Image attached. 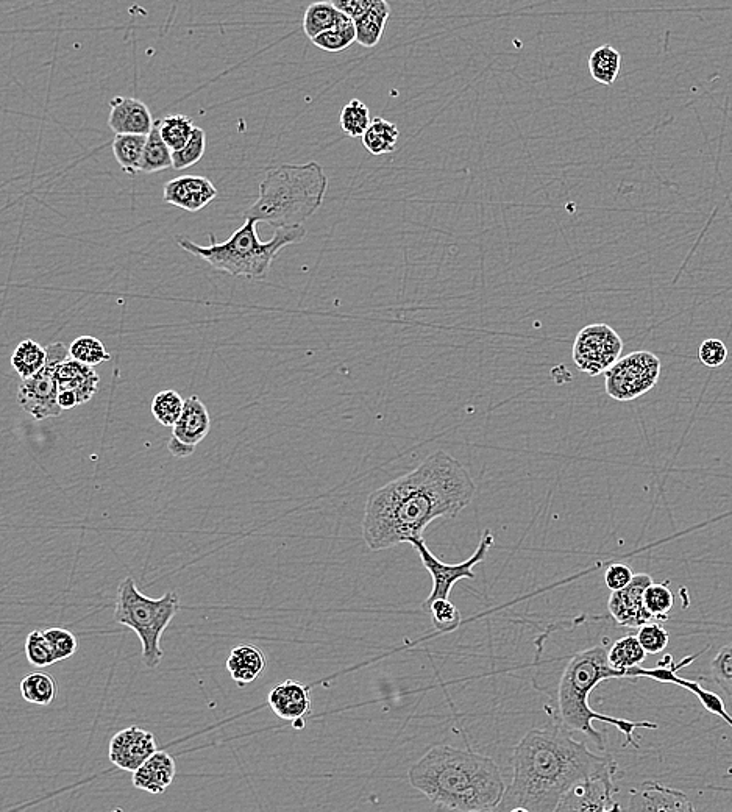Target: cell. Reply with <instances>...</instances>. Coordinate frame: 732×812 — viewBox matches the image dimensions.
Returning <instances> with one entry per match:
<instances>
[{"label": "cell", "mask_w": 732, "mask_h": 812, "mask_svg": "<svg viewBox=\"0 0 732 812\" xmlns=\"http://www.w3.org/2000/svg\"><path fill=\"white\" fill-rule=\"evenodd\" d=\"M494 542V533H492L491 528H486L483 536H481L477 550L473 552L469 560L462 561V563L458 564H448L436 558V556L431 553V550L428 549V545L425 544L423 539H411L408 544L416 550L423 567L428 570V574L433 578V589H431L427 600L423 602V611H427L428 606H430L434 600L450 599L453 586H455L458 581L475 580L473 567L478 566V564L486 560L487 555L491 553L492 547H494Z\"/></svg>", "instance_id": "obj_8"}, {"label": "cell", "mask_w": 732, "mask_h": 812, "mask_svg": "<svg viewBox=\"0 0 732 812\" xmlns=\"http://www.w3.org/2000/svg\"><path fill=\"white\" fill-rule=\"evenodd\" d=\"M344 13L338 10L331 2H314L306 8L303 16V32L313 40L320 33L333 29L341 21Z\"/></svg>", "instance_id": "obj_30"}, {"label": "cell", "mask_w": 732, "mask_h": 812, "mask_svg": "<svg viewBox=\"0 0 732 812\" xmlns=\"http://www.w3.org/2000/svg\"><path fill=\"white\" fill-rule=\"evenodd\" d=\"M44 634H46V638L49 639L50 644H52V649H54L55 656H57V661H64V659H69L72 655L77 653V649H79L77 636L71 633V631L66 630V628H46Z\"/></svg>", "instance_id": "obj_43"}, {"label": "cell", "mask_w": 732, "mask_h": 812, "mask_svg": "<svg viewBox=\"0 0 732 812\" xmlns=\"http://www.w3.org/2000/svg\"><path fill=\"white\" fill-rule=\"evenodd\" d=\"M669 586V581L651 583L647 591H645V606H647L653 619L658 620V622L669 620L673 605H675V595H673Z\"/></svg>", "instance_id": "obj_36"}, {"label": "cell", "mask_w": 732, "mask_h": 812, "mask_svg": "<svg viewBox=\"0 0 732 812\" xmlns=\"http://www.w3.org/2000/svg\"><path fill=\"white\" fill-rule=\"evenodd\" d=\"M149 136V135H147ZM146 135H116L113 139V154L118 160L122 171L128 175H135L141 166L144 149L147 143Z\"/></svg>", "instance_id": "obj_27"}, {"label": "cell", "mask_w": 732, "mask_h": 812, "mask_svg": "<svg viewBox=\"0 0 732 812\" xmlns=\"http://www.w3.org/2000/svg\"><path fill=\"white\" fill-rule=\"evenodd\" d=\"M157 124L161 138L172 152L183 149L196 129L192 119L185 114H171L168 118L158 119Z\"/></svg>", "instance_id": "obj_33"}, {"label": "cell", "mask_w": 732, "mask_h": 812, "mask_svg": "<svg viewBox=\"0 0 732 812\" xmlns=\"http://www.w3.org/2000/svg\"><path fill=\"white\" fill-rule=\"evenodd\" d=\"M617 763L594 773L590 777L576 781L569 791L565 792L556 812H608L622 811L615 794L619 791L615 784Z\"/></svg>", "instance_id": "obj_12"}, {"label": "cell", "mask_w": 732, "mask_h": 812, "mask_svg": "<svg viewBox=\"0 0 732 812\" xmlns=\"http://www.w3.org/2000/svg\"><path fill=\"white\" fill-rule=\"evenodd\" d=\"M186 400L178 394L174 389H166V391L158 392L157 396L153 397L152 410L153 417L157 419L158 424L163 427H174L178 419L182 416L183 408H185Z\"/></svg>", "instance_id": "obj_34"}, {"label": "cell", "mask_w": 732, "mask_h": 812, "mask_svg": "<svg viewBox=\"0 0 732 812\" xmlns=\"http://www.w3.org/2000/svg\"><path fill=\"white\" fill-rule=\"evenodd\" d=\"M108 125L116 135H150L155 122L149 108L133 97H114L110 102Z\"/></svg>", "instance_id": "obj_19"}, {"label": "cell", "mask_w": 732, "mask_h": 812, "mask_svg": "<svg viewBox=\"0 0 732 812\" xmlns=\"http://www.w3.org/2000/svg\"><path fill=\"white\" fill-rule=\"evenodd\" d=\"M623 341L608 324L587 325L573 342V363L590 377L605 374L622 358Z\"/></svg>", "instance_id": "obj_11"}, {"label": "cell", "mask_w": 732, "mask_h": 812, "mask_svg": "<svg viewBox=\"0 0 732 812\" xmlns=\"http://www.w3.org/2000/svg\"><path fill=\"white\" fill-rule=\"evenodd\" d=\"M712 680L732 699V642L718 650L711 663Z\"/></svg>", "instance_id": "obj_41"}, {"label": "cell", "mask_w": 732, "mask_h": 812, "mask_svg": "<svg viewBox=\"0 0 732 812\" xmlns=\"http://www.w3.org/2000/svg\"><path fill=\"white\" fill-rule=\"evenodd\" d=\"M58 392H74L80 405L93 399L99 388L100 377L93 366L80 363L69 357L58 366L57 371Z\"/></svg>", "instance_id": "obj_21"}, {"label": "cell", "mask_w": 732, "mask_h": 812, "mask_svg": "<svg viewBox=\"0 0 732 812\" xmlns=\"http://www.w3.org/2000/svg\"><path fill=\"white\" fill-rule=\"evenodd\" d=\"M559 725L533 728L514 748V775L497 812H556L576 781L614 763Z\"/></svg>", "instance_id": "obj_2"}, {"label": "cell", "mask_w": 732, "mask_h": 812, "mask_svg": "<svg viewBox=\"0 0 732 812\" xmlns=\"http://www.w3.org/2000/svg\"><path fill=\"white\" fill-rule=\"evenodd\" d=\"M267 702L275 716L291 722L295 730L305 728V719L310 716L313 708L310 686L294 680H286L274 686Z\"/></svg>", "instance_id": "obj_16"}, {"label": "cell", "mask_w": 732, "mask_h": 812, "mask_svg": "<svg viewBox=\"0 0 732 812\" xmlns=\"http://www.w3.org/2000/svg\"><path fill=\"white\" fill-rule=\"evenodd\" d=\"M46 363L47 349L33 339H24L11 357V366L21 375L22 380L38 374Z\"/></svg>", "instance_id": "obj_29"}, {"label": "cell", "mask_w": 732, "mask_h": 812, "mask_svg": "<svg viewBox=\"0 0 732 812\" xmlns=\"http://www.w3.org/2000/svg\"><path fill=\"white\" fill-rule=\"evenodd\" d=\"M653 583L650 575H634L626 588L614 591L609 597L608 611L611 619L619 627L640 628L653 619L645 606V591Z\"/></svg>", "instance_id": "obj_14"}, {"label": "cell", "mask_w": 732, "mask_h": 812, "mask_svg": "<svg viewBox=\"0 0 732 812\" xmlns=\"http://www.w3.org/2000/svg\"><path fill=\"white\" fill-rule=\"evenodd\" d=\"M398 138H400V130L397 125L377 116L370 122L369 129L366 130L361 141L369 154L380 157V155L394 152Z\"/></svg>", "instance_id": "obj_25"}, {"label": "cell", "mask_w": 732, "mask_h": 812, "mask_svg": "<svg viewBox=\"0 0 732 812\" xmlns=\"http://www.w3.org/2000/svg\"><path fill=\"white\" fill-rule=\"evenodd\" d=\"M622 69V55L615 47L605 44L597 47L589 57L590 77L601 85H614Z\"/></svg>", "instance_id": "obj_24"}, {"label": "cell", "mask_w": 732, "mask_h": 812, "mask_svg": "<svg viewBox=\"0 0 732 812\" xmlns=\"http://www.w3.org/2000/svg\"><path fill=\"white\" fill-rule=\"evenodd\" d=\"M628 811H693L686 794L656 781H645L629 792Z\"/></svg>", "instance_id": "obj_18"}, {"label": "cell", "mask_w": 732, "mask_h": 812, "mask_svg": "<svg viewBox=\"0 0 732 812\" xmlns=\"http://www.w3.org/2000/svg\"><path fill=\"white\" fill-rule=\"evenodd\" d=\"M25 656H27V661L35 667H49L58 663L52 644L46 638L44 630L32 631L27 636Z\"/></svg>", "instance_id": "obj_39"}, {"label": "cell", "mask_w": 732, "mask_h": 812, "mask_svg": "<svg viewBox=\"0 0 732 812\" xmlns=\"http://www.w3.org/2000/svg\"><path fill=\"white\" fill-rule=\"evenodd\" d=\"M609 647L611 639L605 636L597 644L576 650L567 658L556 656L553 659L564 663L561 674L556 678H541V683L537 681L534 686L550 699L547 711L559 727L570 733L584 734L590 741L595 742L598 750H606V731L598 730L594 725L595 720H598L606 725H614L620 733L625 734L626 744L633 745L639 750L640 745L637 744L634 731L640 728L658 730L656 723L633 722L600 714L590 708V695L598 688V684L625 678L622 670L614 669L609 663Z\"/></svg>", "instance_id": "obj_3"}, {"label": "cell", "mask_w": 732, "mask_h": 812, "mask_svg": "<svg viewBox=\"0 0 732 812\" xmlns=\"http://www.w3.org/2000/svg\"><path fill=\"white\" fill-rule=\"evenodd\" d=\"M661 369V360L653 352L629 353L605 372L606 394L617 402L639 399L658 385Z\"/></svg>", "instance_id": "obj_9"}, {"label": "cell", "mask_w": 732, "mask_h": 812, "mask_svg": "<svg viewBox=\"0 0 732 812\" xmlns=\"http://www.w3.org/2000/svg\"><path fill=\"white\" fill-rule=\"evenodd\" d=\"M311 41H313L314 46L319 47L320 50H325V52H331V54L344 52L353 43H356L355 21L344 15L333 29L320 33Z\"/></svg>", "instance_id": "obj_32"}, {"label": "cell", "mask_w": 732, "mask_h": 812, "mask_svg": "<svg viewBox=\"0 0 732 812\" xmlns=\"http://www.w3.org/2000/svg\"><path fill=\"white\" fill-rule=\"evenodd\" d=\"M172 166H174L172 150L169 149L168 144L164 143L158 124L155 122V127L147 136L146 149H144L139 171L146 172V174H155V172L166 171Z\"/></svg>", "instance_id": "obj_31"}, {"label": "cell", "mask_w": 732, "mask_h": 812, "mask_svg": "<svg viewBox=\"0 0 732 812\" xmlns=\"http://www.w3.org/2000/svg\"><path fill=\"white\" fill-rule=\"evenodd\" d=\"M634 575L636 574L631 570V567L623 563H614L606 569L605 583L611 589V592L620 591L633 581Z\"/></svg>", "instance_id": "obj_45"}, {"label": "cell", "mask_w": 732, "mask_h": 812, "mask_svg": "<svg viewBox=\"0 0 732 812\" xmlns=\"http://www.w3.org/2000/svg\"><path fill=\"white\" fill-rule=\"evenodd\" d=\"M163 197L164 202L169 205L182 208L189 213H197L216 199L217 189L205 177L186 175L166 183Z\"/></svg>", "instance_id": "obj_17"}, {"label": "cell", "mask_w": 732, "mask_h": 812, "mask_svg": "<svg viewBox=\"0 0 732 812\" xmlns=\"http://www.w3.org/2000/svg\"><path fill=\"white\" fill-rule=\"evenodd\" d=\"M157 741L150 731L128 727L114 734L110 742V761L119 769L135 772L157 752Z\"/></svg>", "instance_id": "obj_15"}, {"label": "cell", "mask_w": 732, "mask_h": 812, "mask_svg": "<svg viewBox=\"0 0 732 812\" xmlns=\"http://www.w3.org/2000/svg\"><path fill=\"white\" fill-rule=\"evenodd\" d=\"M370 111L364 102L359 99L350 100L349 104L342 108L339 116L342 132L350 138H363L366 130L369 129Z\"/></svg>", "instance_id": "obj_35"}, {"label": "cell", "mask_w": 732, "mask_h": 812, "mask_svg": "<svg viewBox=\"0 0 732 812\" xmlns=\"http://www.w3.org/2000/svg\"><path fill=\"white\" fill-rule=\"evenodd\" d=\"M341 13L349 16L353 21L363 16L375 4V0H330Z\"/></svg>", "instance_id": "obj_46"}, {"label": "cell", "mask_w": 732, "mask_h": 812, "mask_svg": "<svg viewBox=\"0 0 732 812\" xmlns=\"http://www.w3.org/2000/svg\"><path fill=\"white\" fill-rule=\"evenodd\" d=\"M389 18L391 5L388 4V0H375V4L367 13L355 19L356 43L367 49L378 46Z\"/></svg>", "instance_id": "obj_23"}, {"label": "cell", "mask_w": 732, "mask_h": 812, "mask_svg": "<svg viewBox=\"0 0 732 812\" xmlns=\"http://www.w3.org/2000/svg\"><path fill=\"white\" fill-rule=\"evenodd\" d=\"M408 780L442 811H497L508 788L494 759L444 744L413 764Z\"/></svg>", "instance_id": "obj_4"}, {"label": "cell", "mask_w": 732, "mask_h": 812, "mask_svg": "<svg viewBox=\"0 0 732 812\" xmlns=\"http://www.w3.org/2000/svg\"><path fill=\"white\" fill-rule=\"evenodd\" d=\"M175 773V759L169 753L157 750L133 772V786L152 795L164 794L174 781Z\"/></svg>", "instance_id": "obj_20"}, {"label": "cell", "mask_w": 732, "mask_h": 812, "mask_svg": "<svg viewBox=\"0 0 732 812\" xmlns=\"http://www.w3.org/2000/svg\"><path fill=\"white\" fill-rule=\"evenodd\" d=\"M205 150H207V135L200 127H196L188 144L183 149L172 152V160H174L172 168L177 171L192 168L194 164L202 160Z\"/></svg>", "instance_id": "obj_40"}, {"label": "cell", "mask_w": 732, "mask_h": 812, "mask_svg": "<svg viewBox=\"0 0 732 812\" xmlns=\"http://www.w3.org/2000/svg\"><path fill=\"white\" fill-rule=\"evenodd\" d=\"M698 358H700L704 366L717 369V367H722L728 360V347H726L722 339H704L703 344L698 349Z\"/></svg>", "instance_id": "obj_44"}, {"label": "cell", "mask_w": 732, "mask_h": 812, "mask_svg": "<svg viewBox=\"0 0 732 812\" xmlns=\"http://www.w3.org/2000/svg\"><path fill=\"white\" fill-rule=\"evenodd\" d=\"M425 613L430 614L434 630L438 633H453L462 624L461 611L450 599L434 600Z\"/></svg>", "instance_id": "obj_37"}, {"label": "cell", "mask_w": 732, "mask_h": 812, "mask_svg": "<svg viewBox=\"0 0 732 812\" xmlns=\"http://www.w3.org/2000/svg\"><path fill=\"white\" fill-rule=\"evenodd\" d=\"M57 681L46 672H32L21 681L22 699L38 706H49L57 697Z\"/></svg>", "instance_id": "obj_28"}, {"label": "cell", "mask_w": 732, "mask_h": 812, "mask_svg": "<svg viewBox=\"0 0 732 812\" xmlns=\"http://www.w3.org/2000/svg\"><path fill=\"white\" fill-rule=\"evenodd\" d=\"M69 347L55 342L47 347V363L38 374L22 380L18 389V403L25 413L36 421L58 417L63 410L58 405V366L68 360Z\"/></svg>", "instance_id": "obj_10"}, {"label": "cell", "mask_w": 732, "mask_h": 812, "mask_svg": "<svg viewBox=\"0 0 732 812\" xmlns=\"http://www.w3.org/2000/svg\"><path fill=\"white\" fill-rule=\"evenodd\" d=\"M211 430V416L207 406L197 396L185 402L182 416L172 427V438L168 449L175 458H188L194 453Z\"/></svg>", "instance_id": "obj_13"}, {"label": "cell", "mask_w": 732, "mask_h": 812, "mask_svg": "<svg viewBox=\"0 0 732 812\" xmlns=\"http://www.w3.org/2000/svg\"><path fill=\"white\" fill-rule=\"evenodd\" d=\"M327 189V174L316 161L280 164L267 169L246 218L266 222L275 230L303 225L322 207Z\"/></svg>", "instance_id": "obj_5"}, {"label": "cell", "mask_w": 732, "mask_h": 812, "mask_svg": "<svg viewBox=\"0 0 732 812\" xmlns=\"http://www.w3.org/2000/svg\"><path fill=\"white\" fill-rule=\"evenodd\" d=\"M647 655L648 653L640 644L637 634H626V636H622L614 644H611L608 658L611 666L614 669L622 670L626 678V670L640 666V664L644 663Z\"/></svg>", "instance_id": "obj_26"}, {"label": "cell", "mask_w": 732, "mask_h": 812, "mask_svg": "<svg viewBox=\"0 0 732 812\" xmlns=\"http://www.w3.org/2000/svg\"><path fill=\"white\" fill-rule=\"evenodd\" d=\"M69 355L80 363L97 366L111 360V355L104 344L94 336H80L69 346Z\"/></svg>", "instance_id": "obj_38"}, {"label": "cell", "mask_w": 732, "mask_h": 812, "mask_svg": "<svg viewBox=\"0 0 732 812\" xmlns=\"http://www.w3.org/2000/svg\"><path fill=\"white\" fill-rule=\"evenodd\" d=\"M636 634L648 655H658V653L664 652L670 642L669 631L665 630L658 620L656 622L651 620L648 624L637 628Z\"/></svg>", "instance_id": "obj_42"}, {"label": "cell", "mask_w": 732, "mask_h": 812, "mask_svg": "<svg viewBox=\"0 0 732 812\" xmlns=\"http://www.w3.org/2000/svg\"><path fill=\"white\" fill-rule=\"evenodd\" d=\"M477 496L464 464L436 450L414 471L370 494L364 508L363 538L372 552L423 539L428 525L455 519Z\"/></svg>", "instance_id": "obj_1"}, {"label": "cell", "mask_w": 732, "mask_h": 812, "mask_svg": "<svg viewBox=\"0 0 732 812\" xmlns=\"http://www.w3.org/2000/svg\"><path fill=\"white\" fill-rule=\"evenodd\" d=\"M266 667V655L255 645H239L231 650L227 659L228 672L241 688L253 683L263 674Z\"/></svg>", "instance_id": "obj_22"}, {"label": "cell", "mask_w": 732, "mask_h": 812, "mask_svg": "<svg viewBox=\"0 0 732 812\" xmlns=\"http://www.w3.org/2000/svg\"><path fill=\"white\" fill-rule=\"evenodd\" d=\"M180 611L177 592L168 591L160 599H150L139 591L132 577L121 581L116 595L114 620L132 628L143 645V663L147 669H157L163 661L161 638Z\"/></svg>", "instance_id": "obj_7"}, {"label": "cell", "mask_w": 732, "mask_h": 812, "mask_svg": "<svg viewBox=\"0 0 732 812\" xmlns=\"http://www.w3.org/2000/svg\"><path fill=\"white\" fill-rule=\"evenodd\" d=\"M258 221L246 218L225 243H217L210 233V246H199L185 236H177L178 246L194 257L207 261L216 271L227 272L233 277H246L249 280H264L271 271L275 257L285 247L303 243L306 228L303 225L277 228L267 243L261 241L256 232Z\"/></svg>", "instance_id": "obj_6"}]
</instances>
